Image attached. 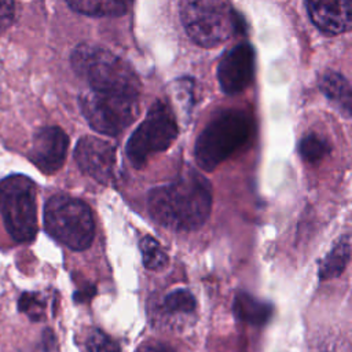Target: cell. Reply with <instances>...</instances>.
I'll list each match as a JSON object with an SVG mask.
<instances>
[{
  "instance_id": "e0dca14e",
  "label": "cell",
  "mask_w": 352,
  "mask_h": 352,
  "mask_svg": "<svg viewBox=\"0 0 352 352\" xmlns=\"http://www.w3.org/2000/svg\"><path fill=\"white\" fill-rule=\"evenodd\" d=\"M162 307L170 315H190L194 314L197 301L190 290L176 289L164 297Z\"/></svg>"
},
{
  "instance_id": "8992f818",
  "label": "cell",
  "mask_w": 352,
  "mask_h": 352,
  "mask_svg": "<svg viewBox=\"0 0 352 352\" xmlns=\"http://www.w3.org/2000/svg\"><path fill=\"white\" fill-rule=\"evenodd\" d=\"M0 213L6 230L16 242H29L37 232L36 186L23 175L0 182Z\"/></svg>"
},
{
  "instance_id": "ac0fdd59",
  "label": "cell",
  "mask_w": 352,
  "mask_h": 352,
  "mask_svg": "<svg viewBox=\"0 0 352 352\" xmlns=\"http://www.w3.org/2000/svg\"><path fill=\"white\" fill-rule=\"evenodd\" d=\"M143 265L147 270H161L168 264V256L158 241L153 236H143L139 242Z\"/></svg>"
},
{
  "instance_id": "44dd1931",
  "label": "cell",
  "mask_w": 352,
  "mask_h": 352,
  "mask_svg": "<svg viewBox=\"0 0 352 352\" xmlns=\"http://www.w3.org/2000/svg\"><path fill=\"white\" fill-rule=\"evenodd\" d=\"M44 301L36 293H23L19 298V309L33 320H41L44 318Z\"/></svg>"
},
{
  "instance_id": "2e32d148",
  "label": "cell",
  "mask_w": 352,
  "mask_h": 352,
  "mask_svg": "<svg viewBox=\"0 0 352 352\" xmlns=\"http://www.w3.org/2000/svg\"><path fill=\"white\" fill-rule=\"evenodd\" d=\"M320 88L324 95L336 102L342 110L349 113L351 110V91L346 80L337 73H326L320 81Z\"/></svg>"
},
{
  "instance_id": "52a82bcc",
  "label": "cell",
  "mask_w": 352,
  "mask_h": 352,
  "mask_svg": "<svg viewBox=\"0 0 352 352\" xmlns=\"http://www.w3.org/2000/svg\"><path fill=\"white\" fill-rule=\"evenodd\" d=\"M80 107L92 129L104 135H118L139 114L136 95L89 88L80 96Z\"/></svg>"
},
{
  "instance_id": "d6986e66",
  "label": "cell",
  "mask_w": 352,
  "mask_h": 352,
  "mask_svg": "<svg viewBox=\"0 0 352 352\" xmlns=\"http://www.w3.org/2000/svg\"><path fill=\"white\" fill-rule=\"evenodd\" d=\"M330 153V144L316 133H309L300 142V154L308 162H318Z\"/></svg>"
},
{
  "instance_id": "6da1fadb",
  "label": "cell",
  "mask_w": 352,
  "mask_h": 352,
  "mask_svg": "<svg viewBox=\"0 0 352 352\" xmlns=\"http://www.w3.org/2000/svg\"><path fill=\"white\" fill-rule=\"evenodd\" d=\"M212 192L208 180L192 170L175 182L150 190L147 209L151 217L173 231H192L209 217Z\"/></svg>"
},
{
  "instance_id": "ba28073f",
  "label": "cell",
  "mask_w": 352,
  "mask_h": 352,
  "mask_svg": "<svg viewBox=\"0 0 352 352\" xmlns=\"http://www.w3.org/2000/svg\"><path fill=\"white\" fill-rule=\"evenodd\" d=\"M176 136L177 125L170 106L164 100H157L131 135L125 148L126 157L139 169L153 154L166 150Z\"/></svg>"
},
{
  "instance_id": "30bf717a",
  "label": "cell",
  "mask_w": 352,
  "mask_h": 352,
  "mask_svg": "<svg viewBox=\"0 0 352 352\" xmlns=\"http://www.w3.org/2000/svg\"><path fill=\"white\" fill-rule=\"evenodd\" d=\"M254 74V55L248 43H239L228 48L217 69V78L221 89L228 95L242 92L252 82Z\"/></svg>"
},
{
  "instance_id": "ffe728a7",
  "label": "cell",
  "mask_w": 352,
  "mask_h": 352,
  "mask_svg": "<svg viewBox=\"0 0 352 352\" xmlns=\"http://www.w3.org/2000/svg\"><path fill=\"white\" fill-rule=\"evenodd\" d=\"M88 352H120L118 344L99 329H94L87 341Z\"/></svg>"
},
{
  "instance_id": "277c9868",
  "label": "cell",
  "mask_w": 352,
  "mask_h": 352,
  "mask_svg": "<svg viewBox=\"0 0 352 352\" xmlns=\"http://www.w3.org/2000/svg\"><path fill=\"white\" fill-rule=\"evenodd\" d=\"M45 231L73 250L89 248L95 235L91 209L82 201L69 195H54L44 206Z\"/></svg>"
},
{
  "instance_id": "3957f363",
  "label": "cell",
  "mask_w": 352,
  "mask_h": 352,
  "mask_svg": "<svg viewBox=\"0 0 352 352\" xmlns=\"http://www.w3.org/2000/svg\"><path fill=\"white\" fill-rule=\"evenodd\" d=\"M252 133L249 116L239 110L219 113L205 126L195 143V160L205 170H213L239 147Z\"/></svg>"
},
{
  "instance_id": "8fae6325",
  "label": "cell",
  "mask_w": 352,
  "mask_h": 352,
  "mask_svg": "<svg viewBox=\"0 0 352 352\" xmlns=\"http://www.w3.org/2000/svg\"><path fill=\"white\" fill-rule=\"evenodd\" d=\"M67 144V135L60 128H41L33 138L29 158L44 173H54L65 162Z\"/></svg>"
},
{
  "instance_id": "9a60e30c",
  "label": "cell",
  "mask_w": 352,
  "mask_h": 352,
  "mask_svg": "<svg viewBox=\"0 0 352 352\" xmlns=\"http://www.w3.org/2000/svg\"><path fill=\"white\" fill-rule=\"evenodd\" d=\"M69 6L89 16H118L128 11L131 0H67Z\"/></svg>"
},
{
  "instance_id": "7402d4cb",
  "label": "cell",
  "mask_w": 352,
  "mask_h": 352,
  "mask_svg": "<svg viewBox=\"0 0 352 352\" xmlns=\"http://www.w3.org/2000/svg\"><path fill=\"white\" fill-rule=\"evenodd\" d=\"M15 12L14 0H0V33H3L12 22Z\"/></svg>"
},
{
  "instance_id": "7a4b0ae2",
  "label": "cell",
  "mask_w": 352,
  "mask_h": 352,
  "mask_svg": "<svg viewBox=\"0 0 352 352\" xmlns=\"http://www.w3.org/2000/svg\"><path fill=\"white\" fill-rule=\"evenodd\" d=\"M72 66L92 89L139 95L140 82L132 67L103 47L78 45L72 54Z\"/></svg>"
},
{
  "instance_id": "5b68a950",
  "label": "cell",
  "mask_w": 352,
  "mask_h": 352,
  "mask_svg": "<svg viewBox=\"0 0 352 352\" xmlns=\"http://www.w3.org/2000/svg\"><path fill=\"white\" fill-rule=\"evenodd\" d=\"M179 7L188 37L202 47L226 41L238 23L230 0H179Z\"/></svg>"
},
{
  "instance_id": "5bb4252c",
  "label": "cell",
  "mask_w": 352,
  "mask_h": 352,
  "mask_svg": "<svg viewBox=\"0 0 352 352\" xmlns=\"http://www.w3.org/2000/svg\"><path fill=\"white\" fill-rule=\"evenodd\" d=\"M351 257V241L349 235H344L333 246V249L326 254V257L319 264V278L322 280L331 279L342 274Z\"/></svg>"
},
{
  "instance_id": "4fadbf2b",
  "label": "cell",
  "mask_w": 352,
  "mask_h": 352,
  "mask_svg": "<svg viewBox=\"0 0 352 352\" xmlns=\"http://www.w3.org/2000/svg\"><path fill=\"white\" fill-rule=\"evenodd\" d=\"M272 305L261 301L245 292H239L234 300V314L245 323L261 326L265 324L272 316Z\"/></svg>"
},
{
  "instance_id": "603a6c76",
  "label": "cell",
  "mask_w": 352,
  "mask_h": 352,
  "mask_svg": "<svg viewBox=\"0 0 352 352\" xmlns=\"http://www.w3.org/2000/svg\"><path fill=\"white\" fill-rule=\"evenodd\" d=\"M135 352H175V351L170 345H168L162 341L150 340V341L140 344Z\"/></svg>"
},
{
  "instance_id": "9c48e42d",
  "label": "cell",
  "mask_w": 352,
  "mask_h": 352,
  "mask_svg": "<svg viewBox=\"0 0 352 352\" xmlns=\"http://www.w3.org/2000/svg\"><path fill=\"white\" fill-rule=\"evenodd\" d=\"M74 158L78 168L96 182L109 184L114 180L116 175V148L107 140L84 136L78 140Z\"/></svg>"
},
{
  "instance_id": "7c38bea8",
  "label": "cell",
  "mask_w": 352,
  "mask_h": 352,
  "mask_svg": "<svg viewBox=\"0 0 352 352\" xmlns=\"http://www.w3.org/2000/svg\"><path fill=\"white\" fill-rule=\"evenodd\" d=\"M312 22L327 34L351 28V0H305Z\"/></svg>"
}]
</instances>
